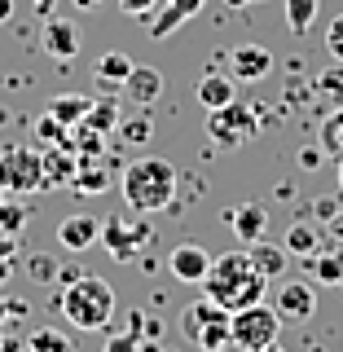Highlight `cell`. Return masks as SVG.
Returning a JSON list of instances; mask_svg holds the SVG:
<instances>
[{
  "instance_id": "6da1fadb",
  "label": "cell",
  "mask_w": 343,
  "mask_h": 352,
  "mask_svg": "<svg viewBox=\"0 0 343 352\" xmlns=\"http://www.w3.org/2000/svg\"><path fill=\"white\" fill-rule=\"evenodd\" d=\"M198 286H203L207 300H216V304H225L229 313H238V308H251V304L264 300L269 278H260V273L251 269L247 251H229V256L212 260V269H207V278Z\"/></svg>"
},
{
  "instance_id": "7a4b0ae2",
  "label": "cell",
  "mask_w": 343,
  "mask_h": 352,
  "mask_svg": "<svg viewBox=\"0 0 343 352\" xmlns=\"http://www.w3.org/2000/svg\"><path fill=\"white\" fill-rule=\"evenodd\" d=\"M119 190H124V203L132 212H141V216L168 212L172 198H176V168L168 159H137V163L124 168Z\"/></svg>"
},
{
  "instance_id": "3957f363",
  "label": "cell",
  "mask_w": 343,
  "mask_h": 352,
  "mask_svg": "<svg viewBox=\"0 0 343 352\" xmlns=\"http://www.w3.org/2000/svg\"><path fill=\"white\" fill-rule=\"evenodd\" d=\"M58 308L75 330H106L115 322V291H110V282L97 278V273H80V278H71L66 291L58 295Z\"/></svg>"
},
{
  "instance_id": "277c9868",
  "label": "cell",
  "mask_w": 343,
  "mask_h": 352,
  "mask_svg": "<svg viewBox=\"0 0 343 352\" xmlns=\"http://www.w3.org/2000/svg\"><path fill=\"white\" fill-rule=\"evenodd\" d=\"M181 330L185 339L198 348V352H220V348H234V313L216 300H198L181 313Z\"/></svg>"
},
{
  "instance_id": "5b68a950",
  "label": "cell",
  "mask_w": 343,
  "mask_h": 352,
  "mask_svg": "<svg viewBox=\"0 0 343 352\" xmlns=\"http://www.w3.org/2000/svg\"><path fill=\"white\" fill-rule=\"evenodd\" d=\"M278 330H282V317L273 304H251V308H238L234 313V348L242 352H264L269 344H278Z\"/></svg>"
},
{
  "instance_id": "8992f818",
  "label": "cell",
  "mask_w": 343,
  "mask_h": 352,
  "mask_svg": "<svg viewBox=\"0 0 343 352\" xmlns=\"http://www.w3.org/2000/svg\"><path fill=\"white\" fill-rule=\"evenodd\" d=\"M0 185L5 194H36L44 190V163L36 146H5L0 150Z\"/></svg>"
},
{
  "instance_id": "52a82bcc",
  "label": "cell",
  "mask_w": 343,
  "mask_h": 352,
  "mask_svg": "<svg viewBox=\"0 0 343 352\" xmlns=\"http://www.w3.org/2000/svg\"><path fill=\"white\" fill-rule=\"evenodd\" d=\"M256 132H260V115L251 106H242V102L207 110V137H212L216 146H247Z\"/></svg>"
},
{
  "instance_id": "ba28073f",
  "label": "cell",
  "mask_w": 343,
  "mask_h": 352,
  "mask_svg": "<svg viewBox=\"0 0 343 352\" xmlns=\"http://www.w3.org/2000/svg\"><path fill=\"white\" fill-rule=\"evenodd\" d=\"M154 238V229H150V220L146 216H137V220H124V216H110L106 225H102V247L110 251V260H137V251L146 247V242Z\"/></svg>"
},
{
  "instance_id": "9c48e42d",
  "label": "cell",
  "mask_w": 343,
  "mask_h": 352,
  "mask_svg": "<svg viewBox=\"0 0 343 352\" xmlns=\"http://www.w3.org/2000/svg\"><path fill=\"white\" fill-rule=\"evenodd\" d=\"M273 308H278L282 322H308L317 313V291L313 282H278V295H273Z\"/></svg>"
},
{
  "instance_id": "30bf717a",
  "label": "cell",
  "mask_w": 343,
  "mask_h": 352,
  "mask_svg": "<svg viewBox=\"0 0 343 352\" xmlns=\"http://www.w3.org/2000/svg\"><path fill=\"white\" fill-rule=\"evenodd\" d=\"M168 269H172V278H176V282L198 286V282L207 278V269H212V256H207L203 242H176L172 256H168Z\"/></svg>"
},
{
  "instance_id": "8fae6325",
  "label": "cell",
  "mask_w": 343,
  "mask_h": 352,
  "mask_svg": "<svg viewBox=\"0 0 343 352\" xmlns=\"http://www.w3.org/2000/svg\"><path fill=\"white\" fill-rule=\"evenodd\" d=\"M203 5H207V0H159V9H154V14L146 18V22H150V36H154V40L176 36V31H181Z\"/></svg>"
},
{
  "instance_id": "7c38bea8",
  "label": "cell",
  "mask_w": 343,
  "mask_h": 352,
  "mask_svg": "<svg viewBox=\"0 0 343 352\" xmlns=\"http://www.w3.org/2000/svg\"><path fill=\"white\" fill-rule=\"evenodd\" d=\"M269 71H273V53L264 49V44H238V49L229 53V75H234L238 84H260Z\"/></svg>"
},
{
  "instance_id": "4fadbf2b",
  "label": "cell",
  "mask_w": 343,
  "mask_h": 352,
  "mask_svg": "<svg viewBox=\"0 0 343 352\" xmlns=\"http://www.w3.org/2000/svg\"><path fill=\"white\" fill-rule=\"evenodd\" d=\"M97 238H102V220H93L88 212H75V216H66L62 225H58V247L62 251H75V256L88 251Z\"/></svg>"
},
{
  "instance_id": "5bb4252c",
  "label": "cell",
  "mask_w": 343,
  "mask_h": 352,
  "mask_svg": "<svg viewBox=\"0 0 343 352\" xmlns=\"http://www.w3.org/2000/svg\"><path fill=\"white\" fill-rule=\"evenodd\" d=\"M40 163H44V190H62V185H71L75 172H80V154H75L71 146L40 150Z\"/></svg>"
},
{
  "instance_id": "9a60e30c",
  "label": "cell",
  "mask_w": 343,
  "mask_h": 352,
  "mask_svg": "<svg viewBox=\"0 0 343 352\" xmlns=\"http://www.w3.org/2000/svg\"><path fill=\"white\" fill-rule=\"evenodd\" d=\"M225 220H229V229L238 234L242 247L269 234V207H264V203H238L234 212H225Z\"/></svg>"
},
{
  "instance_id": "2e32d148",
  "label": "cell",
  "mask_w": 343,
  "mask_h": 352,
  "mask_svg": "<svg viewBox=\"0 0 343 352\" xmlns=\"http://www.w3.org/2000/svg\"><path fill=\"white\" fill-rule=\"evenodd\" d=\"M80 44H84V36H80L75 22H66V18H49V22H44V53H49V58L71 62L75 53H80Z\"/></svg>"
},
{
  "instance_id": "e0dca14e",
  "label": "cell",
  "mask_w": 343,
  "mask_h": 352,
  "mask_svg": "<svg viewBox=\"0 0 343 352\" xmlns=\"http://www.w3.org/2000/svg\"><path fill=\"white\" fill-rule=\"evenodd\" d=\"M247 260H251V269L260 273V278H269V282H278L282 273H286V247L282 242H269V238H256V242H247Z\"/></svg>"
},
{
  "instance_id": "ac0fdd59",
  "label": "cell",
  "mask_w": 343,
  "mask_h": 352,
  "mask_svg": "<svg viewBox=\"0 0 343 352\" xmlns=\"http://www.w3.org/2000/svg\"><path fill=\"white\" fill-rule=\"evenodd\" d=\"M194 93H198V106L220 110V106L238 102V80H234V75H225V71H207L203 80H198Z\"/></svg>"
},
{
  "instance_id": "d6986e66",
  "label": "cell",
  "mask_w": 343,
  "mask_h": 352,
  "mask_svg": "<svg viewBox=\"0 0 343 352\" xmlns=\"http://www.w3.org/2000/svg\"><path fill=\"white\" fill-rule=\"evenodd\" d=\"M163 93V75L154 66H132V75L124 80V97L132 106H154Z\"/></svg>"
},
{
  "instance_id": "ffe728a7",
  "label": "cell",
  "mask_w": 343,
  "mask_h": 352,
  "mask_svg": "<svg viewBox=\"0 0 343 352\" xmlns=\"http://www.w3.org/2000/svg\"><path fill=\"white\" fill-rule=\"evenodd\" d=\"M88 106H93V97H84V93H58V97L49 102V115L58 119V124L75 128V124H84Z\"/></svg>"
},
{
  "instance_id": "44dd1931",
  "label": "cell",
  "mask_w": 343,
  "mask_h": 352,
  "mask_svg": "<svg viewBox=\"0 0 343 352\" xmlns=\"http://www.w3.org/2000/svg\"><path fill=\"white\" fill-rule=\"evenodd\" d=\"M313 273H317V282H326V286H343V242L335 238L326 251H317L313 256Z\"/></svg>"
},
{
  "instance_id": "7402d4cb",
  "label": "cell",
  "mask_w": 343,
  "mask_h": 352,
  "mask_svg": "<svg viewBox=\"0 0 343 352\" xmlns=\"http://www.w3.org/2000/svg\"><path fill=\"white\" fill-rule=\"evenodd\" d=\"M317 146H322V154H330L335 163H343V106L330 110V115L322 119V128H317Z\"/></svg>"
},
{
  "instance_id": "603a6c76",
  "label": "cell",
  "mask_w": 343,
  "mask_h": 352,
  "mask_svg": "<svg viewBox=\"0 0 343 352\" xmlns=\"http://www.w3.org/2000/svg\"><path fill=\"white\" fill-rule=\"evenodd\" d=\"M66 146L80 154V163L102 159V154H106V132H97V128H88V124H75V128H71V141H66Z\"/></svg>"
},
{
  "instance_id": "cb8c5ba5",
  "label": "cell",
  "mask_w": 343,
  "mask_h": 352,
  "mask_svg": "<svg viewBox=\"0 0 343 352\" xmlns=\"http://www.w3.org/2000/svg\"><path fill=\"white\" fill-rule=\"evenodd\" d=\"M282 247H286V256H300V260H313L317 251H322V247H317V229L313 225H300V220L286 229Z\"/></svg>"
},
{
  "instance_id": "d4e9b609",
  "label": "cell",
  "mask_w": 343,
  "mask_h": 352,
  "mask_svg": "<svg viewBox=\"0 0 343 352\" xmlns=\"http://www.w3.org/2000/svg\"><path fill=\"white\" fill-rule=\"evenodd\" d=\"M132 66H137V62H132L128 53H119V49H115V53H102V62H97V80L124 88V80L132 75Z\"/></svg>"
},
{
  "instance_id": "484cf974",
  "label": "cell",
  "mask_w": 343,
  "mask_h": 352,
  "mask_svg": "<svg viewBox=\"0 0 343 352\" xmlns=\"http://www.w3.org/2000/svg\"><path fill=\"white\" fill-rule=\"evenodd\" d=\"M71 185L80 194H106L110 190V176H106V168H97V159H88V163H80V172H75Z\"/></svg>"
},
{
  "instance_id": "4316f807",
  "label": "cell",
  "mask_w": 343,
  "mask_h": 352,
  "mask_svg": "<svg viewBox=\"0 0 343 352\" xmlns=\"http://www.w3.org/2000/svg\"><path fill=\"white\" fill-rule=\"evenodd\" d=\"M27 220H31V212L18 203V194H5V203H0V234H22L27 229Z\"/></svg>"
},
{
  "instance_id": "83f0119b",
  "label": "cell",
  "mask_w": 343,
  "mask_h": 352,
  "mask_svg": "<svg viewBox=\"0 0 343 352\" xmlns=\"http://www.w3.org/2000/svg\"><path fill=\"white\" fill-rule=\"evenodd\" d=\"M317 5H322V0H286V27H291L295 36H308V27H313V18H317Z\"/></svg>"
},
{
  "instance_id": "f1b7e54d",
  "label": "cell",
  "mask_w": 343,
  "mask_h": 352,
  "mask_svg": "<svg viewBox=\"0 0 343 352\" xmlns=\"http://www.w3.org/2000/svg\"><path fill=\"white\" fill-rule=\"evenodd\" d=\"M27 352H75V344H71V335L44 326V330H36V335L27 339Z\"/></svg>"
},
{
  "instance_id": "f546056e",
  "label": "cell",
  "mask_w": 343,
  "mask_h": 352,
  "mask_svg": "<svg viewBox=\"0 0 343 352\" xmlns=\"http://www.w3.org/2000/svg\"><path fill=\"white\" fill-rule=\"evenodd\" d=\"M36 141H40V150H49V146H66V141H71V128L58 124V119L44 110V115L36 119Z\"/></svg>"
},
{
  "instance_id": "4dcf8cb0",
  "label": "cell",
  "mask_w": 343,
  "mask_h": 352,
  "mask_svg": "<svg viewBox=\"0 0 343 352\" xmlns=\"http://www.w3.org/2000/svg\"><path fill=\"white\" fill-rule=\"evenodd\" d=\"M141 330H146V322H141V313H132V322L124 335H110L102 352H141Z\"/></svg>"
},
{
  "instance_id": "1f68e13d",
  "label": "cell",
  "mask_w": 343,
  "mask_h": 352,
  "mask_svg": "<svg viewBox=\"0 0 343 352\" xmlns=\"http://www.w3.org/2000/svg\"><path fill=\"white\" fill-rule=\"evenodd\" d=\"M119 119H124V115H119L115 102H93V106H88V115H84V124L97 128V132H115Z\"/></svg>"
},
{
  "instance_id": "d6a6232c",
  "label": "cell",
  "mask_w": 343,
  "mask_h": 352,
  "mask_svg": "<svg viewBox=\"0 0 343 352\" xmlns=\"http://www.w3.org/2000/svg\"><path fill=\"white\" fill-rule=\"evenodd\" d=\"M119 132H124V141H128V146H146V141H150V132H154V124H150V115L119 119Z\"/></svg>"
},
{
  "instance_id": "836d02e7",
  "label": "cell",
  "mask_w": 343,
  "mask_h": 352,
  "mask_svg": "<svg viewBox=\"0 0 343 352\" xmlns=\"http://www.w3.org/2000/svg\"><path fill=\"white\" fill-rule=\"evenodd\" d=\"M326 49H330V58H339V62H343V14L326 27Z\"/></svg>"
},
{
  "instance_id": "e575fe53",
  "label": "cell",
  "mask_w": 343,
  "mask_h": 352,
  "mask_svg": "<svg viewBox=\"0 0 343 352\" xmlns=\"http://www.w3.org/2000/svg\"><path fill=\"white\" fill-rule=\"evenodd\" d=\"M119 9L132 14V18H150L154 9H159V0H119Z\"/></svg>"
},
{
  "instance_id": "d590c367",
  "label": "cell",
  "mask_w": 343,
  "mask_h": 352,
  "mask_svg": "<svg viewBox=\"0 0 343 352\" xmlns=\"http://www.w3.org/2000/svg\"><path fill=\"white\" fill-rule=\"evenodd\" d=\"M9 317H27V304H22V300H5V295H0V326H5Z\"/></svg>"
},
{
  "instance_id": "8d00e7d4",
  "label": "cell",
  "mask_w": 343,
  "mask_h": 352,
  "mask_svg": "<svg viewBox=\"0 0 343 352\" xmlns=\"http://www.w3.org/2000/svg\"><path fill=\"white\" fill-rule=\"evenodd\" d=\"M18 256V238L14 234H0V260H14Z\"/></svg>"
},
{
  "instance_id": "74e56055",
  "label": "cell",
  "mask_w": 343,
  "mask_h": 352,
  "mask_svg": "<svg viewBox=\"0 0 343 352\" xmlns=\"http://www.w3.org/2000/svg\"><path fill=\"white\" fill-rule=\"evenodd\" d=\"M317 163H322V146H308L300 154V168H317Z\"/></svg>"
},
{
  "instance_id": "f35d334b",
  "label": "cell",
  "mask_w": 343,
  "mask_h": 352,
  "mask_svg": "<svg viewBox=\"0 0 343 352\" xmlns=\"http://www.w3.org/2000/svg\"><path fill=\"white\" fill-rule=\"evenodd\" d=\"M31 5H36V14H44V18H49V14H53V5H58V0H31Z\"/></svg>"
},
{
  "instance_id": "ab89813d",
  "label": "cell",
  "mask_w": 343,
  "mask_h": 352,
  "mask_svg": "<svg viewBox=\"0 0 343 352\" xmlns=\"http://www.w3.org/2000/svg\"><path fill=\"white\" fill-rule=\"evenodd\" d=\"M14 18V0H0V22H9Z\"/></svg>"
},
{
  "instance_id": "60d3db41",
  "label": "cell",
  "mask_w": 343,
  "mask_h": 352,
  "mask_svg": "<svg viewBox=\"0 0 343 352\" xmlns=\"http://www.w3.org/2000/svg\"><path fill=\"white\" fill-rule=\"evenodd\" d=\"M229 9H251V5H264V0H225Z\"/></svg>"
},
{
  "instance_id": "b9f144b4",
  "label": "cell",
  "mask_w": 343,
  "mask_h": 352,
  "mask_svg": "<svg viewBox=\"0 0 343 352\" xmlns=\"http://www.w3.org/2000/svg\"><path fill=\"white\" fill-rule=\"evenodd\" d=\"M71 5H75V9H97L102 0H71Z\"/></svg>"
},
{
  "instance_id": "7bdbcfd3",
  "label": "cell",
  "mask_w": 343,
  "mask_h": 352,
  "mask_svg": "<svg viewBox=\"0 0 343 352\" xmlns=\"http://www.w3.org/2000/svg\"><path fill=\"white\" fill-rule=\"evenodd\" d=\"M9 264H14V260H0V282L9 278Z\"/></svg>"
},
{
  "instance_id": "ee69618b",
  "label": "cell",
  "mask_w": 343,
  "mask_h": 352,
  "mask_svg": "<svg viewBox=\"0 0 343 352\" xmlns=\"http://www.w3.org/2000/svg\"><path fill=\"white\" fill-rule=\"evenodd\" d=\"M264 352H286V348H282V344H269V348H264Z\"/></svg>"
},
{
  "instance_id": "f6af8a7d",
  "label": "cell",
  "mask_w": 343,
  "mask_h": 352,
  "mask_svg": "<svg viewBox=\"0 0 343 352\" xmlns=\"http://www.w3.org/2000/svg\"><path fill=\"white\" fill-rule=\"evenodd\" d=\"M339 190H343V163H339Z\"/></svg>"
},
{
  "instance_id": "bcb514c9",
  "label": "cell",
  "mask_w": 343,
  "mask_h": 352,
  "mask_svg": "<svg viewBox=\"0 0 343 352\" xmlns=\"http://www.w3.org/2000/svg\"><path fill=\"white\" fill-rule=\"evenodd\" d=\"M0 203H5V185H0Z\"/></svg>"
},
{
  "instance_id": "7dc6e473",
  "label": "cell",
  "mask_w": 343,
  "mask_h": 352,
  "mask_svg": "<svg viewBox=\"0 0 343 352\" xmlns=\"http://www.w3.org/2000/svg\"><path fill=\"white\" fill-rule=\"evenodd\" d=\"M220 352H234V348H220Z\"/></svg>"
}]
</instances>
